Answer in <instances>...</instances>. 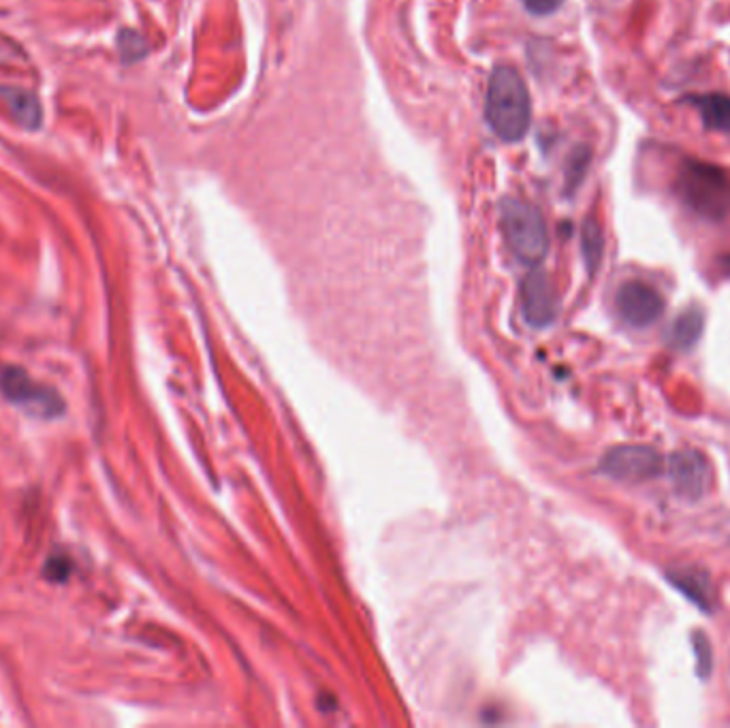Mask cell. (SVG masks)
I'll list each match as a JSON object with an SVG mask.
<instances>
[{"label": "cell", "mask_w": 730, "mask_h": 728, "mask_svg": "<svg viewBox=\"0 0 730 728\" xmlns=\"http://www.w3.org/2000/svg\"><path fill=\"white\" fill-rule=\"evenodd\" d=\"M0 394L17 409L31 416L54 419L64 412V402L44 383L35 380L22 367L0 364Z\"/></svg>", "instance_id": "cell-4"}, {"label": "cell", "mask_w": 730, "mask_h": 728, "mask_svg": "<svg viewBox=\"0 0 730 728\" xmlns=\"http://www.w3.org/2000/svg\"><path fill=\"white\" fill-rule=\"evenodd\" d=\"M590 165V150L588 148H577L570 156V165H568V188L573 190L577 184L584 180L586 172Z\"/></svg>", "instance_id": "cell-15"}, {"label": "cell", "mask_w": 730, "mask_h": 728, "mask_svg": "<svg viewBox=\"0 0 730 728\" xmlns=\"http://www.w3.org/2000/svg\"><path fill=\"white\" fill-rule=\"evenodd\" d=\"M485 118L492 131L503 141H519L528 133L532 120L530 92L513 67H496L490 78Z\"/></svg>", "instance_id": "cell-2"}, {"label": "cell", "mask_w": 730, "mask_h": 728, "mask_svg": "<svg viewBox=\"0 0 730 728\" xmlns=\"http://www.w3.org/2000/svg\"><path fill=\"white\" fill-rule=\"evenodd\" d=\"M675 192L685 208L707 223H722L730 214L729 174L707 161L685 156L675 174Z\"/></svg>", "instance_id": "cell-1"}, {"label": "cell", "mask_w": 730, "mask_h": 728, "mask_svg": "<svg viewBox=\"0 0 730 728\" xmlns=\"http://www.w3.org/2000/svg\"><path fill=\"white\" fill-rule=\"evenodd\" d=\"M669 584L680 594H684L685 598L696 604L700 611L709 613L714 607V586L707 573L698 571V568H678V571H669L667 573Z\"/></svg>", "instance_id": "cell-9"}, {"label": "cell", "mask_w": 730, "mask_h": 728, "mask_svg": "<svg viewBox=\"0 0 730 728\" xmlns=\"http://www.w3.org/2000/svg\"><path fill=\"white\" fill-rule=\"evenodd\" d=\"M521 313L530 327H548L557 315L555 289L545 272H532L521 284Z\"/></svg>", "instance_id": "cell-8"}, {"label": "cell", "mask_w": 730, "mask_h": 728, "mask_svg": "<svg viewBox=\"0 0 730 728\" xmlns=\"http://www.w3.org/2000/svg\"><path fill=\"white\" fill-rule=\"evenodd\" d=\"M0 94L7 98V103L11 105L15 118L20 120V125L24 127H37L42 120V107L37 103V98L28 92L17 91V89H9V91H0Z\"/></svg>", "instance_id": "cell-13"}, {"label": "cell", "mask_w": 730, "mask_h": 728, "mask_svg": "<svg viewBox=\"0 0 730 728\" xmlns=\"http://www.w3.org/2000/svg\"><path fill=\"white\" fill-rule=\"evenodd\" d=\"M705 315L700 308L690 306L669 329V344L678 351H690L703 336Z\"/></svg>", "instance_id": "cell-11"}, {"label": "cell", "mask_w": 730, "mask_h": 728, "mask_svg": "<svg viewBox=\"0 0 730 728\" xmlns=\"http://www.w3.org/2000/svg\"><path fill=\"white\" fill-rule=\"evenodd\" d=\"M581 253L588 266V272H598L600 261H602V253H604V233L600 223L590 216L586 219L584 227H581Z\"/></svg>", "instance_id": "cell-12"}, {"label": "cell", "mask_w": 730, "mask_h": 728, "mask_svg": "<svg viewBox=\"0 0 730 728\" xmlns=\"http://www.w3.org/2000/svg\"><path fill=\"white\" fill-rule=\"evenodd\" d=\"M685 103H690L700 114L705 129L730 136L729 94H722V92L692 94V96H685Z\"/></svg>", "instance_id": "cell-10"}, {"label": "cell", "mask_w": 730, "mask_h": 728, "mask_svg": "<svg viewBox=\"0 0 730 728\" xmlns=\"http://www.w3.org/2000/svg\"><path fill=\"white\" fill-rule=\"evenodd\" d=\"M501 225L508 248L521 263L539 266L548 257V225L534 206L521 199H504Z\"/></svg>", "instance_id": "cell-3"}, {"label": "cell", "mask_w": 730, "mask_h": 728, "mask_svg": "<svg viewBox=\"0 0 730 728\" xmlns=\"http://www.w3.org/2000/svg\"><path fill=\"white\" fill-rule=\"evenodd\" d=\"M722 266H725V270H727L730 275V257H725V259H722Z\"/></svg>", "instance_id": "cell-17"}, {"label": "cell", "mask_w": 730, "mask_h": 728, "mask_svg": "<svg viewBox=\"0 0 730 728\" xmlns=\"http://www.w3.org/2000/svg\"><path fill=\"white\" fill-rule=\"evenodd\" d=\"M523 4H526V9L532 13V15H551V13H555L562 4H564V0H523Z\"/></svg>", "instance_id": "cell-16"}, {"label": "cell", "mask_w": 730, "mask_h": 728, "mask_svg": "<svg viewBox=\"0 0 730 728\" xmlns=\"http://www.w3.org/2000/svg\"><path fill=\"white\" fill-rule=\"evenodd\" d=\"M598 470L617 481L639 483L660 477L664 472V459L656 449L645 445H620L604 454Z\"/></svg>", "instance_id": "cell-5"}, {"label": "cell", "mask_w": 730, "mask_h": 728, "mask_svg": "<svg viewBox=\"0 0 730 728\" xmlns=\"http://www.w3.org/2000/svg\"><path fill=\"white\" fill-rule=\"evenodd\" d=\"M669 479L684 501H700L711 488V466L700 451H675L669 459Z\"/></svg>", "instance_id": "cell-7"}, {"label": "cell", "mask_w": 730, "mask_h": 728, "mask_svg": "<svg viewBox=\"0 0 730 728\" xmlns=\"http://www.w3.org/2000/svg\"><path fill=\"white\" fill-rule=\"evenodd\" d=\"M615 308L628 325L647 327L664 315L667 302L651 284L643 280H628L617 289Z\"/></svg>", "instance_id": "cell-6"}, {"label": "cell", "mask_w": 730, "mask_h": 728, "mask_svg": "<svg viewBox=\"0 0 730 728\" xmlns=\"http://www.w3.org/2000/svg\"><path fill=\"white\" fill-rule=\"evenodd\" d=\"M692 647H694V656H696V673L700 680H709L711 669H714V654H711V645L709 638L705 633L696 631L692 635Z\"/></svg>", "instance_id": "cell-14"}]
</instances>
